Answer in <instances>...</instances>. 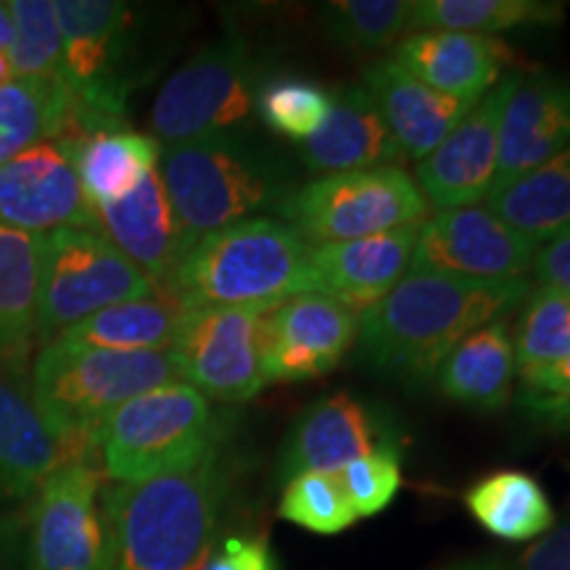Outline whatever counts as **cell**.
<instances>
[{
    "label": "cell",
    "mask_w": 570,
    "mask_h": 570,
    "mask_svg": "<svg viewBox=\"0 0 570 570\" xmlns=\"http://www.w3.org/2000/svg\"><path fill=\"white\" fill-rule=\"evenodd\" d=\"M13 80V67L9 53H0V88Z\"/></svg>",
    "instance_id": "cell-47"
},
{
    "label": "cell",
    "mask_w": 570,
    "mask_h": 570,
    "mask_svg": "<svg viewBox=\"0 0 570 570\" xmlns=\"http://www.w3.org/2000/svg\"><path fill=\"white\" fill-rule=\"evenodd\" d=\"M566 148H570V77L544 69L512 71L499 119V159L491 194Z\"/></svg>",
    "instance_id": "cell-18"
},
{
    "label": "cell",
    "mask_w": 570,
    "mask_h": 570,
    "mask_svg": "<svg viewBox=\"0 0 570 570\" xmlns=\"http://www.w3.org/2000/svg\"><path fill=\"white\" fill-rule=\"evenodd\" d=\"M510 85L512 75L491 88L465 119L417 161V188L431 209L479 206L491 194L499 159V119Z\"/></svg>",
    "instance_id": "cell-17"
},
{
    "label": "cell",
    "mask_w": 570,
    "mask_h": 570,
    "mask_svg": "<svg viewBox=\"0 0 570 570\" xmlns=\"http://www.w3.org/2000/svg\"><path fill=\"white\" fill-rule=\"evenodd\" d=\"M515 375V341L508 323L494 320L452 348L439 367L436 381L441 394L452 402L475 410H499L510 402Z\"/></svg>",
    "instance_id": "cell-27"
},
{
    "label": "cell",
    "mask_w": 570,
    "mask_h": 570,
    "mask_svg": "<svg viewBox=\"0 0 570 570\" xmlns=\"http://www.w3.org/2000/svg\"><path fill=\"white\" fill-rule=\"evenodd\" d=\"M0 225L30 235L61 227L98 233L96 206L85 196L69 140H46L0 164Z\"/></svg>",
    "instance_id": "cell-14"
},
{
    "label": "cell",
    "mask_w": 570,
    "mask_h": 570,
    "mask_svg": "<svg viewBox=\"0 0 570 570\" xmlns=\"http://www.w3.org/2000/svg\"><path fill=\"white\" fill-rule=\"evenodd\" d=\"M362 85L386 119L404 159H425L475 106L428 88L394 59L367 67Z\"/></svg>",
    "instance_id": "cell-24"
},
{
    "label": "cell",
    "mask_w": 570,
    "mask_h": 570,
    "mask_svg": "<svg viewBox=\"0 0 570 570\" xmlns=\"http://www.w3.org/2000/svg\"><path fill=\"white\" fill-rule=\"evenodd\" d=\"M537 248L487 206H462L425 219L410 267L415 273L518 281L531 269Z\"/></svg>",
    "instance_id": "cell-13"
},
{
    "label": "cell",
    "mask_w": 570,
    "mask_h": 570,
    "mask_svg": "<svg viewBox=\"0 0 570 570\" xmlns=\"http://www.w3.org/2000/svg\"><path fill=\"white\" fill-rule=\"evenodd\" d=\"M360 317L325 294H298L265 315V370L269 383H296L338 367L356 341Z\"/></svg>",
    "instance_id": "cell-16"
},
{
    "label": "cell",
    "mask_w": 570,
    "mask_h": 570,
    "mask_svg": "<svg viewBox=\"0 0 570 570\" xmlns=\"http://www.w3.org/2000/svg\"><path fill=\"white\" fill-rule=\"evenodd\" d=\"M487 209L537 246L566 230L570 227V148L491 194Z\"/></svg>",
    "instance_id": "cell-29"
},
{
    "label": "cell",
    "mask_w": 570,
    "mask_h": 570,
    "mask_svg": "<svg viewBox=\"0 0 570 570\" xmlns=\"http://www.w3.org/2000/svg\"><path fill=\"white\" fill-rule=\"evenodd\" d=\"M531 267L541 288L570 296V227L537 248Z\"/></svg>",
    "instance_id": "cell-41"
},
{
    "label": "cell",
    "mask_w": 570,
    "mask_h": 570,
    "mask_svg": "<svg viewBox=\"0 0 570 570\" xmlns=\"http://www.w3.org/2000/svg\"><path fill=\"white\" fill-rule=\"evenodd\" d=\"M375 452H399V433L386 412L354 394H333L306 407L291 428L275 475L283 483L304 473L336 475Z\"/></svg>",
    "instance_id": "cell-15"
},
{
    "label": "cell",
    "mask_w": 570,
    "mask_h": 570,
    "mask_svg": "<svg viewBox=\"0 0 570 570\" xmlns=\"http://www.w3.org/2000/svg\"><path fill=\"white\" fill-rule=\"evenodd\" d=\"M523 402L537 415H544L570 402V356L541 373L523 377Z\"/></svg>",
    "instance_id": "cell-40"
},
{
    "label": "cell",
    "mask_w": 570,
    "mask_h": 570,
    "mask_svg": "<svg viewBox=\"0 0 570 570\" xmlns=\"http://www.w3.org/2000/svg\"><path fill=\"white\" fill-rule=\"evenodd\" d=\"M560 17V6L537 3V0H420L415 3L412 30L468 32L497 38V32L518 30V27L554 24Z\"/></svg>",
    "instance_id": "cell-32"
},
{
    "label": "cell",
    "mask_w": 570,
    "mask_h": 570,
    "mask_svg": "<svg viewBox=\"0 0 570 570\" xmlns=\"http://www.w3.org/2000/svg\"><path fill=\"white\" fill-rule=\"evenodd\" d=\"M154 283L101 233L61 227L42 235L40 304L35 341L51 344L106 306L154 294Z\"/></svg>",
    "instance_id": "cell-8"
},
{
    "label": "cell",
    "mask_w": 570,
    "mask_h": 570,
    "mask_svg": "<svg viewBox=\"0 0 570 570\" xmlns=\"http://www.w3.org/2000/svg\"><path fill=\"white\" fill-rule=\"evenodd\" d=\"M9 11L13 77L63 82V35L56 0H11Z\"/></svg>",
    "instance_id": "cell-33"
},
{
    "label": "cell",
    "mask_w": 570,
    "mask_h": 570,
    "mask_svg": "<svg viewBox=\"0 0 570 570\" xmlns=\"http://www.w3.org/2000/svg\"><path fill=\"white\" fill-rule=\"evenodd\" d=\"M312 246L275 217H248L196 240L167 285L188 312L273 306L315 294Z\"/></svg>",
    "instance_id": "cell-3"
},
{
    "label": "cell",
    "mask_w": 570,
    "mask_h": 570,
    "mask_svg": "<svg viewBox=\"0 0 570 570\" xmlns=\"http://www.w3.org/2000/svg\"><path fill=\"white\" fill-rule=\"evenodd\" d=\"M17 558V533L0 525V570H11Z\"/></svg>",
    "instance_id": "cell-43"
},
{
    "label": "cell",
    "mask_w": 570,
    "mask_h": 570,
    "mask_svg": "<svg viewBox=\"0 0 570 570\" xmlns=\"http://www.w3.org/2000/svg\"><path fill=\"white\" fill-rule=\"evenodd\" d=\"M159 175L177 223L194 240L275 209L296 188L281 154L238 132L164 146Z\"/></svg>",
    "instance_id": "cell-4"
},
{
    "label": "cell",
    "mask_w": 570,
    "mask_h": 570,
    "mask_svg": "<svg viewBox=\"0 0 570 570\" xmlns=\"http://www.w3.org/2000/svg\"><path fill=\"white\" fill-rule=\"evenodd\" d=\"M394 61L415 75L428 88L479 104L491 88L502 82V71L512 61L508 42L489 35L412 32L396 46Z\"/></svg>",
    "instance_id": "cell-22"
},
{
    "label": "cell",
    "mask_w": 570,
    "mask_h": 570,
    "mask_svg": "<svg viewBox=\"0 0 570 570\" xmlns=\"http://www.w3.org/2000/svg\"><path fill=\"white\" fill-rule=\"evenodd\" d=\"M63 35V82L85 111L122 122L140 80V32L119 0H56Z\"/></svg>",
    "instance_id": "cell-10"
},
{
    "label": "cell",
    "mask_w": 570,
    "mask_h": 570,
    "mask_svg": "<svg viewBox=\"0 0 570 570\" xmlns=\"http://www.w3.org/2000/svg\"><path fill=\"white\" fill-rule=\"evenodd\" d=\"M254 56L238 32H225L164 82L151 109L156 142L177 146L235 132L256 106Z\"/></svg>",
    "instance_id": "cell-9"
},
{
    "label": "cell",
    "mask_w": 570,
    "mask_h": 570,
    "mask_svg": "<svg viewBox=\"0 0 570 570\" xmlns=\"http://www.w3.org/2000/svg\"><path fill=\"white\" fill-rule=\"evenodd\" d=\"M277 512L288 523L323 537L346 531L360 520L341 489V481L331 473H304L285 481Z\"/></svg>",
    "instance_id": "cell-37"
},
{
    "label": "cell",
    "mask_w": 570,
    "mask_h": 570,
    "mask_svg": "<svg viewBox=\"0 0 570 570\" xmlns=\"http://www.w3.org/2000/svg\"><path fill=\"white\" fill-rule=\"evenodd\" d=\"M227 439L225 415L190 383L151 389L114 410L98 431V458L117 483L198 462Z\"/></svg>",
    "instance_id": "cell-6"
},
{
    "label": "cell",
    "mask_w": 570,
    "mask_h": 570,
    "mask_svg": "<svg viewBox=\"0 0 570 570\" xmlns=\"http://www.w3.org/2000/svg\"><path fill=\"white\" fill-rule=\"evenodd\" d=\"M90 122L67 82L19 80L0 88V164L46 140L82 132Z\"/></svg>",
    "instance_id": "cell-26"
},
{
    "label": "cell",
    "mask_w": 570,
    "mask_h": 570,
    "mask_svg": "<svg viewBox=\"0 0 570 570\" xmlns=\"http://www.w3.org/2000/svg\"><path fill=\"white\" fill-rule=\"evenodd\" d=\"M275 212L306 244L325 246L423 225L431 206L402 167H373L296 185Z\"/></svg>",
    "instance_id": "cell-7"
},
{
    "label": "cell",
    "mask_w": 570,
    "mask_h": 570,
    "mask_svg": "<svg viewBox=\"0 0 570 570\" xmlns=\"http://www.w3.org/2000/svg\"><path fill=\"white\" fill-rule=\"evenodd\" d=\"M230 483L223 446L154 479L117 483L106 497L111 570H204L217 547Z\"/></svg>",
    "instance_id": "cell-2"
},
{
    "label": "cell",
    "mask_w": 570,
    "mask_h": 570,
    "mask_svg": "<svg viewBox=\"0 0 570 570\" xmlns=\"http://www.w3.org/2000/svg\"><path fill=\"white\" fill-rule=\"evenodd\" d=\"M267 309L269 306H225L188 312L173 346L183 381L206 399L227 404L262 394L269 386L265 370Z\"/></svg>",
    "instance_id": "cell-12"
},
{
    "label": "cell",
    "mask_w": 570,
    "mask_h": 570,
    "mask_svg": "<svg viewBox=\"0 0 570 570\" xmlns=\"http://www.w3.org/2000/svg\"><path fill=\"white\" fill-rule=\"evenodd\" d=\"M420 227L423 225L399 227L346 244L312 246L309 267L315 294L336 298L354 312H365L407 275Z\"/></svg>",
    "instance_id": "cell-21"
},
{
    "label": "cell",
    "mask_w": 570,
    "mask_h": 570,
    "mask_svg": "<svg viewBox=\"0 0 570 570\" xmlns=\"http://www.w3.org/2000/svg\"><path fill=\"white\" fill-rule=\"evenodd\" d=\"M63 140L71 142L82 190L96 209L125 198L161 159L156 138L127 130L122 122H101Z\"/></svg>",
    "instance_id": "cell-25"
},
{
    "label": "cell",
    "mask_w": 570,
    "mask_h": 570,
    "mask_svg": "<svg viewBox=\"0 0 570 570\" xmlns=\"http://www.w3.org/2000/svg\"><path fill=\"white\" fill-rule=\"evenodd\" d=\"M185 317L188 309L169 291L156 288L146 298L106 306L53 341L109 352H169L180 336Z\"/></svg>",
    "instance_id": "cell-28"
},
{
    "label": "cell",
    "mask_w": 570,
    "mask_h": 570,
    "mask_svg": "<svg viewBox=\"0 0 570 570\" xmlns=\"http://www.w3.org/2000/svg\"><path fill=\"white\" fill-rule=\"evenodd\" d=\"M515 362L520 377H531L570 356V296L539 288L518 323Z\"/></svg>",
    "instance_id": "cell-35"
},
{
    "label": "cell",
    "mask_w": 570,
    "mask_h": 570,
    "mask_svg": "<svg viewBox=\"0 0 570 570\" xmlns=\"http://www.w3.org/2000/svg\"><path fill=\"white\" fill-rule=\"evenodd\" d=\"M204 570H281L273 550L265 539L244 537H225L219 550L214 547L209 562Z\"/></svg>",
    "instance_id": "cell-39"
},
{
    "label": "cell",
    "mask_w": 570,
    "mask_h": 570,
    "mask_svg": "<svg viewBox=\"0 0 570 570\" xmlns=\"http://www.w3.org/2000/svg\"><path fill=\"white\" fill-rule=\"evenodd\" d=\"M504 570H570V520L533 541L515 562H504Z\"/></svg>",
    "instance_id": "cell-42"
},
{
    "label": "cell",
    "mask_w": 570,
    "mask_h": 570,
    "mask_svg": "<svg viewBox=\"0 0 570 570\" xmlns=\"http://www.w3.org/2000/svg\"><path fill=\"white\" fill-rule=\"evenodd\" d=\"M104 475L96 460H85L42 483L24 525L27 570H111Z\"/></svg>",
    "instance_id": "cell-11"
},
{
    "label": "cell",
    "mask_w": 570,
    "mask_h": 570,
    "mask_svg": "<svg viewBox=\"0 0 570 570\" xmlns=\"http://www.w3.org/2000/svg\"><path fill=\"white\" fill-rule=\"evenodd\" d=\"M415 3L407 0H338L323 6V30L346 51H381L412 30Z\"/></svg>",
    "instance_id": "cell-34"
},
{
    "label": "cell",
    "mask_w": 570,
    "mask_h": 570,
    "mask_svg": "<svg viewBox=\"0 0 570 570\" xmlns=\"http://www.w3.org/2000/svg\"><path fill=\"white\" fill-rule=\"evenodd\" d=\"M465 508L481 529L504 541H529L554 525L544 489L529 473L499 470L465 491Z\"/></svg>",
    "instance_id": "cell-31"
},
{
    "label": "cell",
    "mask_w": 570,
    "mask_h": 570,
    "mask_svg": "<svg viewBox=\"0 0 570 570\" xmlns=\"http://www.w3.org/2000/svg\"><path fill=\"white\" fill-rule=\"evenodd\" d=\"M298 159L317 175L394 167L404 159L365 85H348L331 101L325 122L309 140L298 142Z\"/></svg>",
    "instance_id": "cell-23"
},
{
    "label": "cell",
    "mask_w": 570,
    "mask_h": 570,
    "mask_svg": "<svg viewBox=\"0 0 570 570\" xmlns=\"http://www.w3.org/2000/svg\"><path fill=\"white\" fill-rule=\"evenodd\" d=\"M541 417L550 420L554 428H566V431H570V402L568 404H560V407H554L550 412H544V415H541Z\"/></svg>",
    "instance_id": "cell-46"
},
{
    "label": "cell",
    "mask_w": 570,
    "mask_h": 570,
    "mask_svg": "<svg viewBox=\"0 0 570 570\" xmlns=\"http://www.w3.org/2000/svg\"><path fill=\"white\" fill-rule=\"evenodd\" d=\"M341 489L356 512V518H373L394 502L402 487L399 452H375L360 458L336 473Z\"/></svg>",
    "instance_id": "cell-38"
},
{
    "label": "cell",
    "mask_w": 570,
    "mask_h": 570,
    "mask_svg": "<svg viewBox=\"0 0 570 570\" xmlns=\"http://www.w3.org/2000/svg\"><path fill=\"white\" fill-rule=\"evenodd\" d=\"M333 96L320 85L298 77H277L256 90V111L269 130L304 142L320 130L331 111Z\"/></svg>",
    "instance_id": "cell-36"
},
{
    "label": "cell",
    "mask_w": 570,
    "mask_h": 570,
    "mask_svg": "<svg viewBox=\"0 0 570 570\" xmlns=\"http://www.w3.org/2000/svg\"><path fill=\"white\" fill-rule=\"evenodd\" d=\"M42 235L0 225V356L19 360L38 331Z\"/></svg>",
    "instance_id": "cell-30"
},
{
    "label": "cell",
    "mask_w": 570,
    "mask_h": 570,
    "mask_svg": "<svg viewBox=\"0 0 570 570\" xmlns=\"http://www.w3.org/2000/svg\"><path fill=\"white\" fill-rule=\"evenodd\" d=\"M529 291L525 277L479 281L412 269L360 315V360L404 386H425L462 338L504 320Z\"/></svg>",
    "instance_id": "cell-1"
},
{
    "label": "cell",
    "mask_w": 570,
    "mask_h": 570,
    "mask_svg": "<svg viewBox=\"0 0 570 570\" xmlns=\"http://www.w3.org/2000/svg\"><path fill=\"white\" fill-rule=\"evenodd\" d=\"M85 460L101 458L61 436L46 423L32 396L0 375V504L32 499L53 473Z\"/></svg>",
    "instance_id": "cell-20"
},
{
    "label": "cell",
    "mask_w": 570,
    "mask_h": 570,
    "mask_svg": "<svg viewBox=\"0 0 570 570\" xmlns=\"http://www.w3.org/2000/svg\"><path fill=\"white\" fill-rule=\"evenodd\" d=\"M13 38V21L9 3H0V53H9Z\"/></svg>",
    "instance_id": "cell-45"
},
{
    "label": "cell",
    "mask_w": 570,
    "mask_h": 570,
    "mask_svg": "<svg viewBox=\"0 0 570 570\" xmlns=\"http://www.w3.org/2000/svg\"><path fill=\"white\" fill-rule=\"evenodd\" d=\"M96 214L98 233L117 246L154 283V288H167L196 246L177 223L159 167L142 177L125 198L98 206Z\"/></svg>",
    "instance_id": "cell-19"
},
{
    "label": "cell",
    "mask_w": 570,
    "mask_h": 570,
    "mask_svg": "<svg viewBox=\"0 0 570 570\" xmlns=\"http://www.w3.org/2000/svg\"><path fill=\"white\" fill-rule=\"evenodd\" d=\"M183 381L169 352H109L51 341L32 370V402L61 436L98 452V431L114 410L146 391Z\"/></svg>",
    "instance_id": "cell-5"
},
{
    "label": "cell",
    "mask_w": 570,
    "mask_h": 570,
    "mask_svg": "<svg viewBox=\"0 0 570 570\" xmlns=\"http://www.w3.org/2000/svg\"><path fill=\"white\" fill-rule=\"evenodd\" d=\"M441 570H504V562L497 558H479V560L454 562V566H446Z\"/></svg>",
    "instance_id": "cell-44"
}]
</instances>
